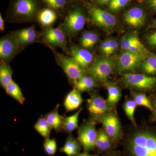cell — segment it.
I'll use <instances>...</instances> for the list:
<instances>
[{
    "label": "cell",
    "mask_w": 156,
    "mask_h": 156,
    "mask_svg": "<svg viewBox=\"0 0 156 156\" xmlns=\"http://www.w3.org/2000/svg\"><path fill=\"white\" fill-rule=\"evenodd\" d=\"M128 149L133 156H156V135L151 132H136L128 141Z\"/></svg>",
    "instance_id": "1"
},
{
    "label": "cell",
    "mask_w": 156,
    "mask_h": 156,
    "mask_svg": "<svg viewBox=\"0 0 156 156\" xmlns=\"http://www.w3.org/2000/svg\"><path fill=\"white\" fill-rule=\"evenodd\" d=\"M38 4L37 0H15L11 11L13 20L27 22L37 15Z\"/></svg>",
    "instance_id": "2"
},
{
    "label": "cell",
    "mask_w": 156,
    "mask_h": 156,
    "mask_svg": "<svg viewBox=\"0 0 156 156\" xmlns=\"http://www.w3.org/2000/svg\"><path fill=\"white\" fill-rule=\"evenodd\" d=\"M115 67L114 59L102 56L94 60L88 69L87 73L97 82L105 83Z\"/></svg>",
    "instance_id": "3"
},
{
    "label": "cell",
    "mask_w": 156,
    "mask_h": 156,
    "mask_svg": "<svg viewBox=\"0 0 156 156\" xmlns=\"http://www.w3.org/2000/svg\"><path fill=\"white\" fill-rule=\"evenodd\" d=\"M52 51L55 55L57 64L64 71L69 83L75 86L79 80L85 75V69L72 57L65 56L53 49Z\"/></svg>",
    "instance_id": "4"
},
{
    "label": "cell",
    "mask_w": 156,
    "mask_h": 156,
    "mask_svg": "<svg viewBox=\"0 0 156 156\" xmlns=\"http://www.w3.org/2000/svg\"><path fill=\"white\" fill-rule=\"evenodd\" d=\"M86 23L83 11L79 8H75L69 11L61 25L66 35L70 37L76 35L83 29Z\"/></svg>",
    "instance_id": "5"
},
{
    "label": "cell",
    "mask_w": 156,
    "mask_h": 156,
    "mask_svg": "<svg viewBox=\"0 0 156 156\" xmlns=\"http://www.w3.org/2000/svg\"><path fill=\"white\" fill-rule=\"evenodd\" d=\"M122 81L126 87L141 91H149L156 86V77L143 74H124Z\"/></svg>",
    "instance_id": "6"
},
{
    "label": "cell",
    "mask_w": 156,
    "mask_h": 156,
    "mask_svg": "<svg viewBox=\"0 0 156 156\" xmlns=\"http://www.w3.org/2000/svg\"><path fill=\"white\" fill-rule=\"evenodd\" d=\"M98 133L94 121L84 123L79 128L77 140L86 152L94 150Z\"/></svg>",
    "instance_id": "7"
},
{
    "label": "cell",
    "mask_w": 156,
    "mask_h": 156,
    "mask_svg": "<svg viewBox=\"0 0 156 156\" xmlns=\"http://www.w3.org/2000/svg\"><path fill=\"white\" fill-rule=\"evenodd\" d=\"M147 56L124 50L118 58L116 69L119 72L134 71L140 67L142 62Z\"/></svg>",
    "instance_id": "8"
},
{
    "label": "cell",
    "mask_w": 156,
    "mask_h": 156,
    "mask_svg": "<svg viewBox=\"0 0 156 156\" xmlns=\"http://www.w3.org/2000/svg\"><path fill=\"white\" fill-rule=\"evenodd\" d=\"M89 13L92 23L104 29L111 30L117 25L115 17L105 10L92 6L89 9Z\"/></svg>",
    "instance_id": "9"
},
{
    "label": "cell",
    "mask_w": 156,
    "mask_h": 156,
    "mask_svg": "<svg viewBox=\"0 0 156 156\" xmlns=\"http://www.w3.org/2000/svg\"><path fill=\"white\" fill-rule=\"evenodd\" d=\"M66 34L61 27H48L42 34L43 40L51 48L58 47L68 53Z\"/></svg>",
    "instance_id": "10"
},
{
    "label": "cell",
    "mask_w": 156,
    "mask_h": 156,
    "mask_svg": "<svg viewBox=\"0 0 156 156\" xmlns=\"http://www.w3.org/2000/svg\"><path fill=\"white\" fill-rule=\"evenodd\" d=\"M20 47L12 34L4 36L0 39L1 60L9 63L20 52Z\"/></svg>",
    "instance_id": "11"
},
{
    "label": "cell",
    "mask_w": 156,
    "mask_h": 156,
    "mask_svg": "<svg viewBox=\"0 0 156 156\" xmlns=\"http://www.w3.org/2000/svg\"><path fill=\"white\" fill-rule=\"evenodd\" d=\"M87 108L92 116L100 117L112 113L113 107L108 104L106 100L99 94L92 93L87 100Z\"/></svg>",
    "instance_id": "12"
},
{
    "label": "cell",
    "mask_w": 156,
    "mask_h": 156,
    "mask_svg": "<svg viewBox=\"0 0 156 156\" xmlns=\"http://www.w3.org/2000/svg\"><path fill=\"white\" fill-rule=\"evenodd\" d=\"M100 121L104 131L112 140L117 141L120 139L122 135V128L116 115L112 113L104 115L100 117Z\"/></svg>",
    "instance_id": "13"
},
{
    "label": "cell",
    "mask_w": 156,
    "mask_h": 156,
    "mask_svg": "<svg viewBox=\"0 0 156 156\" xmlns=\"http://www.w3.org/2000/svg\"><path fill=\"white\" fill-rule=\"evenodd\" d=\"M11 34L22 48L37 41L39 38L42 35L41 33L36 30L35 26L34 25L27 28L18 30Z\"/></svg>",
    "instance_id": "14"
},
{
    "label": "cell",
    "mask_w": 156,
    "mask_h": 156,
    "mask_svg": "<svg viewBox=\"0 0 156 156\" xmlns=\"http://www.w3.org/2000/svg\"><path fill=\"white\" fill-rule=\"evenodd\" d=\"M146 16L144 11L139 7H134L126 11L123 15V20L127 25L138 28L145 24Z\"/></svg>",
    "instance_id": "15"
},
{
    "label": "cell",
    "mask_w": 156,
    "mask_h": 156,
    "mask_svg": "<svg viewBox=\"0 0 156 156\" xmlns=\"http://www.w3.org/2000/svg\"><path fill=\"white\" fill-rule=\"evenodd\" d=\"M72 58L84 69H88L93 63L94 56L89 50L73 45L70 48Z\"/></svg>",
    "instance_id": "16"
},
{
    "label": "cell",
    "mask_w": 156,
    "mask_h": 156,
    "mask_svg": "<svg viewBox=\"0 0 156 156\" xmlns=\"http://www.w3.org/2000/svg\"><path fill=\"white\" fill-rule=\"evenodd\" d=\"M80 92L74 88L66 95L63 104L67 112L74 110L80 106L83 101Z\"/></svg>",
    "instance_id": "17"
},
{
    "label": "cell",
    "mask_w": 156,
    "mask_h": 156,
    "mask_svg": "<svg viewBox=\"0 0 156 156\" xmlns=\"http://www.w3.org/2000/svg\"><path fill=\"white\" fill-rule=\"evenodd\" d=\"M57 18L56 11L51 8L43 9L37 15V19L39 23L46 28L50 27L56 22Z\"/></svg>",
    "instance_id": "18"
},
{
    "label": "cell",
    "mask_w": 156,
    "mask_h": 156,
    "mask_svg": "<svg viewBox=\"0 0 156 156\" xmlns=\"http://www.w3.org/2000/svg\"><path fill=\"white\" fill-rule=\"evenodd\" d=\"M58 107L59 105L58 104L53 110L45 116L46 120L51 130L53 129L56 132H58L62 129L64 119V118L59 115L58 113Z\"/></svg>",
    "instance_id": "19"
},
{
    "label": "cell",
    "mask_w": 156,
    "mask_h": 156,
    "mask_svg": "<svg viewBox=\"0 0 156 156\" xmlns=\"http://www.w3.org/2000/svg\"><path fill=\"white\" fill-rule=\"evenodd\" d=\"M59 151L68 156H77L80 154L81 145L77 140L75 139L73 136L70 135L68 136L64 145Z\"/></svg>",
    "instance_id": "20"
},
{
    "label": "cell",
    "mask_w": 156,
    "mask_h": 156,
    "mask_svg": "<svg viewBox=\"0 0 156 156\" xmlns=\"http://www.w3.org/2000/svg\"><path fill=\"white\" fill-rule=\"evenodd\" d=\"M105 86L108 94L107 101L109 105L113 107L122 97L121 89L116 84L112 82H106Z\"/></svg>",
    "instance_id": "21"
},
{
    "label": "cell",
    "mask_w": 156,
    "mask_h": 156,
    "mask_svg": "<svg viewBox=\"0 0 156 156\" xmlns=\"http://www.w3.org/2000/svg\"><path fill=\"white\" fill-rule=\"evenodd\" d=\"M13 71L9 63L1 60L0 63V84L5 89L11 83L12 80Z\"/></svg>",
    "instance_id": "22"
},
{
    "label": "cell",
    "mask_w": 156,
    "mask_h": 156,
    "mask_svg": "<svg viewBox=\"0 0 156 156\" xmlns=\"http://www.w3.org/2000/svg\"><path fill=\"white\" fill-rule=\"evenodd\" d=\"M97 82L91 76L84 75L77 82L74 88L80 92H87L98 87Z\"/></svg>",
    "instance_id": "23"
},
{
    "label": "cell",
    "mask_w": 156,
    "mask_h": 156,
    "mask_svg": "<svg viewBox=\"0 0 156 156\" xmlns=\"http://www.w3.org/2000/svg\"><path fill=\"white\" fill-rule=\"evenodd\" d=\"M98 34L95 32H84L81 36L80 39V43L82 48L85 49H90L95 46L98 41Z\"/></svg>",
    "instance_id": "24"
},
{
    "label": "cell",
    "mask_w": 156,
    "mask_h": 156,
    "mask_svg": "<svg viewBox=\"0 0 156 156\" xmlns=\"http://www.w3.org/2000/svg\"><path fill=\"white\" fill-rule=\"evenodd\" d=\"M83 109L80 108L75 113L64 118L62 129L68 133H71L78 128L79 118Z\"/></svg>",
    "instance_id": "25"
},
{
    "label": "cell",
    "mask_w": 156,
    "mask_h": 156,
    "mask_svg": "<svg viewBox=\"0 0 156 156\" xmlns=\"http://www.w3.org/2000/svg\"><path fill=\"white\" fill-rule=\"evenodd\" d=\"M111 140L104 130H101L98 133L95 141V147L101 151L108 150L111 147Z\"/></svg>",
    "instance_id": "26"
},
{
    "label": "cell",
    "mask_w": 156,
    "mask_h": 156,
    "mask_svg": "<svg viewBox=\"0 0 156 156\" xmlns=\"http://www.w3.org/2000/svg\"><path fill=\"white\" fill-rule=\"evenodd\" d=\"M37 132L45 139L50 138L51 129L45 116H41L34 126Z\"/></svg>",
    "instance_id": "27"
},
{
    "label": "cell",
    "mask_w": 156,
    "mask_h": 156,
    "mask_svg": "<svg viewBox=\"0 0 156 156\" xmlns=\"http://www.w3.org/2000/svg\"><path fill=\"white\" fill-rule=\"evenodd\" d=\"M5 90L8 95L13 98L20 104H23L25 100V98L19 86L14 81H12Z\"/></svg>",
    "instance_id": "28"
},
{
    "label": "cell",
    "mask_w": 156,
    "mask_h": 156,
    "mask_svg": "<svg viewBox=\"0 0 156 156\" xmlns=\"http://www.w3.org/2000/svg\"><path fill=\"white\" fill-rule=\"evenodd\" d=\"M148 75L156 74V55L151 53L142 62L140 67Z\"/></svg>",
    "instance_id": "29"
},
{
    "label": "cell",
    "mask_w": 156,
    "mask_h": 156,
    "mask_svg": "<svg viewBox=\"0 0 156 156\" xmlns=\"http://www.w3.org/2000/svg\"><path fill=\"white\" fill-rule=\"evenodd\" d=\"M140 41L137 33L127 34L121 40V48L124 50H128L132 45Z\"/></svg>",
    "instance_id": "30"
},
{
    "label": "cell",
    "mask_w": 156,
    "mask_h": 156,
    "mask_svg": "<svg viewBox=\"0 0 156 156\" xmlns=\"http://www.w3.org/2000/svg\"><path fill=\"white\" fill-rule=\"evenodd\" d=\"M132 97L137 105L145 107L153 112V105H152L150 101L149 100L145 94L142 93L134 92L132 94Z\"/></svg>",
    "instance_id": "31"
},
{
    "label": "cell",
    "mask_w": 156,
    "mask_h": 156,
    "mask_svg": "<svg viewBox=\"0 0 156 156\" xmlns=\"http://www.w3.org/2000/svg\"><path fill=\"white\" fill-rule=\"evenodd\" d=\"M137 105L134 100H128L125 101L124 105V109L127 116L131 123L136 126L134 119V113Z\"/></svg>",
    "instance_id": "32"
},
{
    "label": "cell",
    "mask_w": 156,
    "mask_h": 156,
    "mask_svg": "<svg viewBox=\"0 0 156 156\" xmlns=\"http://www.w3.org/2000/svg\"><path fill=\"white\" fill-rule=\"evenodd\" d=\"M44 148L45 152L48 155H54L56 154L57 148L56 140L50 138L45 139L44 143Z\"/></svg>",
    "instance_id": "33"
},
{
    "label": "cell",
    "mask_w": 156,
    "mask_h": 156,
    "mask_svg": "<svg viewBox=\"0 0 156 156\" xmlns=\"http://www.w3.org/2000/svg\"><path fill=\"white\" fill-rule=\"evenodd\" d=\"M131 0H111L109 3V8L112 11H117L127 5Z\"/></svg>",
    "instance_id": "34"
},
{
    "label": "cell",
    "mask_w": 156,
    "mask_h": 156,
    "mask_svg": "<svg viewBox=\"0 0 156 156\" xmlns=\"http://www.w3.org/2000/svg\"><path fill=\"white\" fill-rule=\"evenodd\" d=\"M50 8L58 10L64 8L66 4V0H43Z\"/></svg>",
    "instance_id": "35"
},
{
    "label": "cell",
    "mask_w": 156,
    "mask_h": 156,
    "mask_svg": "<svg viewBox=\"0 0 156 156\" xmlns=\"http://www.w3.org/2000/svg\"><path fill=\"white\" fill-rule=\"evenodd\" d=\"M111 39H107L105 40L99 47V50L104 57H108L110 44Z\"/></svg>",
    "instance_id": "36"
},
{
    "label": "cell",
    "mask_w": 156,
    "mask_h": 156,
    "mask_svg": "<svg viewBox=\"0 0 156 156\" xmlns=\"http://www.w3.org/2000/svg\"><path fill=\"white\" fill-rule=\"evenodd\" d=\"M118 42L116 39H111L109 49L108 53V57H109L113 53H114L115 50L118 49Z\"/></svg>",
    "instance_id": "37"
},
{
    "label": "cell",
    "mask_w": 156,
    "mask_h": 156,
    "mask_svg": "<svg viewBox=\"0 0 156 156\" xmlns=\"http://www.w3.org/2000/svg\"><path fill=\"white\" fill-rule=\"evenodd\" d=\"M147 41L150 45L156 47V32L151 34L146 38Z\"/></svg>",
    "instance_id": "38"
},
{
    "label": "cell",
    "mask_w": 156,
    "mask_h": 156,
    "mask_svg": "<svg viewBox=\"0 0 156 156\" xmlns=\"http://www.w3.org/2000/svg\"><path fill=\"white\" fill-rule=\"evenodd\" d=\"M0 30L1 32H5V22L2 13H0Z\"/></svg>",
    "instance_id": "39"
},
{
    "label": "cell",
    "mask_w": 156,
    "mask_h": 156,
    "mask_svg": "<svg viewBox=\"0 0 156 156\" xmlns=\"http://www.w3.org/2000/svg\"><path fill=\"white\" fill-rule=\"evenodd\" d=\"M148 2L151 8L156 11V0H148Z\"/></svg>",
    "instance_id": "40"
},
{
    "label": "cell",
    "mask_w": 156,
    "mask_h": 156,
    "mask_svg": "<svg viewBox=\"0 0 156 156\" xmlns=\"http://www.w3.org/2000/svg\"><path fill=\"white\" fill-rule=\"evenodd\" d=\"M153 107H154V115L155 119L156 121V97L154 99L153 101Z\"/></svg>",
    "instance_id": "41"
},
{
    "label": "cell",
    "mask_w": 156,
    "mask_h": 156,
    "mask_svg": "<svg viewBox=\"0 0 156 156\" xmlns=\"http://www.w3.org/2000/svg\"><path fill=\"white\" fill-rule=\"evenodd\" d=\"M79 156H96L95 155L91 154L88 153V152H85L83 153H80L79 155Z\"/></svg>",
    "instance_id": "42"
},
{
    "label": "cell",
    "mask_w": 156,
    "mask_h": 156,
    "mask_svg": "<svg viewBox=\"0 0 156 156\" xmlns=\"http://www.w3.org/2000/svg\"><path fill=\"white\" fill-rule=\"evenodd\" d=\"M153 25L154 27L156 28V20H154V21Z\"/></svg>",
    "instance_id": "43"
},
{
    "label": "cell",
    "mask_w": 156,
    "mask_h": 156,
    "mask_svg": "<svg viewBox=\"0 0 156 156\" xmlns=\"http://www.w3.org/2000/svg\"><path fill=\"white\" fill-rule=\"evenodd\" d=\"M105 156H117L116 155H115V154H110V155H109Z\"/></svg>",
    "instance_id": "44"
},
{
    "label": "cell",
    "mask_w": 156,
    "mask_h": 156,
    "mask_svg": "<svg viewBox=\"0 0 156 156\" xmlns=\"http://www.w3.org/2000/svg\"><path fill=\"white\" fill-rule=\"evenodd\" d=\"M77 156H79V155H77Z\"/></svg>",
    "instance_id": "45"
},
{
    "label": "cell",
    "mask_w": 156,
    "mask_h": 156,
    "mask_svg": "<svg viewBox=\"0 0 156 156\" xmlns=\"http://www.w3.org/2000/svg\"><path fill=\"white\" fill-rule=\"evenodd\" d=\"M73 1H75V0H73Z\"/></svg>",
    "instance_id": "46"
}]
</instances>
